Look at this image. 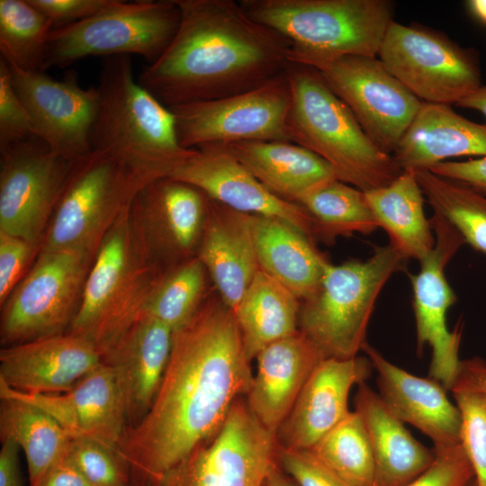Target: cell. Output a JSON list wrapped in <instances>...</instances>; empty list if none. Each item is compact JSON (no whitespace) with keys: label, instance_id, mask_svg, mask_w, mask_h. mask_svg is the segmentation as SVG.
I'll use <instances>...</instances> for the list:
<instances>
[{"label":"cell","instance_id":"6da1fadb","mask_svg":"<svg viewBox=\"0 0 486 486\" xmlns=\"http://www.w3.org/2000/svg\"><path fill=\"white\" fill-rule=\"evenodd\" d=\"M234 311L209 292L173 332L169 360L147 413L126 428L117 454L147 483L212 438L254 374Z\"/></svg>","mask_w":486,"mask_h":486},{"label":"cell","instance_id":"7a4b0ae2","mask_svg":"<svg viewBox=\"0 0 486 486\" xmlns=\"http://www.w3.org/2000/svg\"><path fill=\"white\" fill-rule=\"evenodd\" d=\"M177 32L138 82L167 108L253 90L286 71L289 40L233 0H176Z\"/></svg>","mask_w":486,"mask_h":486},{"label":"cell","instance_id":"3957f363","mask_svg":"<svg viewBox=\"0 0 486 486\" xmlns=\"http://www.w3.org/2000/svg\"><path fill=\"white\" fill-rule=\"evenodd\" d=\"M97 87L93 150L112 155L148 181L167 177L193 153L180 145L170 109L134 78L130 56L106 58Z\"/></svg>","mask_w":486,"mask_h":486},{"label":"cell","instance_id":"277c9868","mask_svg":"<svg viewBox=\"0 0 486 486\" xmlns=\"http://www.w3.org/2000/svg\"><path fill=\"white\" fill-rule=\"evenodd\" d=\"M256 22L286 38L289 59L321 71L348 56L375 57L392 20L387 0H241Z\"/></svg>","mask_w":486,"mask_h":486},{"label":"cell","instance_id":"5b68a950","mask_svg":"<svg viewBox=\"0 0 486 486\" xmlns=\"http://www.w3.org/2000/svg\"><path fill=\"white\" fill-rule=\"evenodd\" d=\"M286 76L292 94L286 122L290 141L325 159L338 180L364 193L389 184L403 172L367 136L319 70L291 63Z\"/></svg>","mask_w":486,"mask_h":486},{"label":"cell","instance_id":"8992f818","mask_svg":"<svg viewBox=\"0 0 486 486\" xmlns=\"http://www.w3.org/2000/svg\"><path fill=\"white\" fill-rule=\"evenodd\" d=\"M162 270L147 257L127 211L102 241L68 332L91 341L102 356L142 317Z\"/></svg>","mask_w":486,"mask_h":486},{"label":"cell","instance_id":"52a82bcc","mask_svg":"<svg viewBox=\"0 0 486 486\" xmlns=\"http://www.w3.org/2000/svg\"><path fill=\"white\" fill-rule=\"evenodd\" d=\"M405 262L388 244L364 261L329 263L317 290L301 302L299 329L325 358L357 356L382 289Z\"/></svg>","mask_w":486,"mask_h":486},{"label":"cell","instance_id":"ba28073f","mask_svg":"<svg viewBox=\"0 0 486 486\" xmlns=\"http://www.w3.org/2000/svg\"><path fill=\"white\" fill-rule=\"evenodd\" d=\"M149 182L112 155L93 150L73 163L40 250L94 257L106 234Z\"/></svg>","mask_w":486,"mask_h":486},{"label":"cell","instance_id":"9c48e42d","mask_svg":"<svg viewBox=\"0 0 486 486\" xmlns=\"http://www.w3.org/2000/svg\"><path fill=\"white\" fill-rule=\"evenodd\" d=\"M179 22L180 10L176 0H119L99 14L53 29L42 71L98 56L139 55L152 64L171 43Z\"/></svg>","mask_w":486,"mask_h":486},{"label":"cell","instance_id":"30bf717a","mask_svg":"<svg viewBox=\"0 0 486 486\" xmlns=\"http://www.w3.org/2000/svg\"><path fill=\"white\" fill-rule=\"evenodd\" d=\"M94 258L40 250L31 270L1 306V344L7 346L67 333Z\"/></svg>","mask_w":486,"mask_h":486},{"label":"cell","instance_id":"8fae6325","mask_svg":"<svg viewBox=\"0 0 486 486\" xmlns=\"http://www.w3.org/2000/svg\"><path fill=\"white\" fill-rule=\"evenodd\" d=\"M378 54L387 70L425 103L457 104L482 86L476 52L428 28L392 21Z\"/></svg>","mask_w":486,"mask_h":486},{"label":"cell","instance_id":"7c38bea8","mask_svg":"<svg viewBox=\"0 0 486 486\" xmlns=\"http://www.w3.org/2000/svg\"><path fill=\"white\" fill-rule=\"evenodd\" d=\"M292 104L286 71L253 90L169 108L180 145L194 149L238 141H290Z\"/></svg>","mask_w":486,"mask_h":486},{"label":"cell","instance_id":"4fadbf2b","mask_svg":"<svg viewBox=\"0 0 486 486\" xmlns=\"http://www.w3.org/2000/svg\"><path fill=\"white\" fill-rule=\"evenodd\" d=\"M276 434L239 398L220 429L150 486H265L278 464Z\"/></svg>","mask_w":486,"mask_h":486},{"label":"cell","instance_id":"5bb4252c","mask_svg":"<svg viewBox=\"0 0 486 486\" xmlns=\"http://www.w3.org/2000/svg\"><path fill=\"white\" fill-rule=\"evenodd\" d=\"M0 154V231L41 248L73 164L38 137Z\"/></svg>","mask_w":486,"mask_h":486},{"label":"cell","instance_id":"9a60e30c","mask_svg":"<svg viewBox=\"0 0 486 486\" xmlns=\"http://www.w3.org/2000/svg\"><path fill=\"white\" fill-rule=\"evenodd\" d=\"M320 73L373 142L392 156L423 102L375 57H344Z\"/></svg>","mask_w":486,"mask_h":486},{"label":"cell","instance_id":"2e32d148","mask_svg":"<svg viewBox=\"0 0 486 486\" xmlns=\"http://www.w3.org/2000/svg\"><path fill=\"white\" fill-rule=\"evenodd\" d=\"M429 221L435 235L434 248L419 261V271L410 274L417 346L418 353L427 345L431 347L428 376L450 391L462 362L459 359V348L463 325L459 322L450 331L446 324L447 311L455 302L456 296L446 279V268L464 240L438 214L434 213Z\"/></svg>","mask_w":486,"mask_h":486},{"label":"cell","instance_id":"e0dca14e","mask_svg":"<svg viewBox=\"0 0 486 486\" xmlns=\"http://www.w3.org/2000/svg\"><path fill=\"white\" fill-rule=\"evenodd\" d=\"M209 197L171 178L150 181L137 194L130 217L148 260L162 271L196 256Z\"/></svg>","mask_w":486,"mask_h":486},{"label":"cell","instance_id":"ac0fdd59","mask_svg":"<svg viewBox=\"0 0 486 486\" xmlns=\"http://www.w3.org/2000/svg\"><path fill=\"white\" fill-rule=\"evenodd\" d=\"M8 66L15 90L33 121L36 136L71 164L91 153L100 105L98 87H82L76 72L57 80L44 71Z\"/></svg>","mask_w":486,"mask_h":486},{"label":"cell","instance_id":"d6986e66","mask_svg":"<svg viewBox=\"0 0 486 486\" xmlns=\"http://www.w3.org/2000/svg\"><path fill=\"white\" fill-rule=\"evenodd\" d=\"M166 178L191 184L235 211L284 220L315 241L306 210L273 194L223 145L194 148Z\"/></svg>","mask_w":486,"mask_h":486},{"label":"cell","instance_id":"ffe728a7","mask_svg":"<svg viewBox=\"0 0 486 486\" xmlns=\"http://www.w3.org/2000/svg\"><path fill=\"white\" fill-rule=\"evenodd\" d=\"M373 369L367 356L320 361L276 432L279 446L310 449L350 412L352 388L365 382Z\"/></svg>","mask_w":486,"mask_h":486},{"label":"cell","instance_id":"44dd1931","mask_svg":"<svg viewBox=\"0 0 486 486\" xmlns=\"http://www.w3.org/2000/svg\"><path fill=\"white\" fill-rule=\"evenodd\" d=\"M102 362L91 341L67 332L4 346L0 382L26 393H62Z\"/></svg>","mask_w":486,"mask_h":486},{"label":"cell","instance_id":"7402d4cb","mask_svg":"<svg viewBox=\"0 0 486 486\" xmlns=\"http://www.w3.org/2000/svg\"><path fill=\"white\" fill-rule=\"evenodd\" d=\"M363 351L377 373L379 396L400 420L428 436L435 448L460 444V413L439 382L400 368L369 344Z\"/></svg>","mask_w":486,"mask_h":486},{"label":"cell","instance_id":"603a6c76","mask_svg":"<svg viewBox=\"0 0 486 486\" xmlns=\"http://www.w3.org/2000/svg\"><path fill=\"white\" fill-rule=\"evenodd\" d=\"M300 329L263 348L246 403L254 417L276 434L309 376L324 359Z\"/></svg>","mask_w":486,"mask_h":486},{"label":"cell","instance_id":"cb8c5ba5","mask_svg":"<svg viewBox=\"0 0 486 486\" xmlns=\"http://www.w3.org/2000/svg\"><path fill=\"white\" fill-rule=\"evenodd\" d=\"M222 301L233 310L260 269L255 250L251 214L209 198L197 250Z\"/></svg>","mask_w":486,"mask_h":486},{"label":"cell","instance_id":"d4e9b609","mask_svg":"<svg viewBox=\"0 0 486 486\" xmlns=\"http://www.w3.org/2000/svg\"><path fill=\"white\" fill-rule=\"evenodd\" d=\"M172 337L169 327L144 315L103 356L121 377L128 418H134L135 423L149 410L158 392L169 360Z\"/></svg>","mask_w":486,"mask_h":486},{"label":"cell","instance_id":"484cf974","mask_svg":"<svg viewBox=\"0 0 486 486\" xmlns=\"http://www.w3.org/2000/svg\"><path fill=\"white\" fill-rule=\"evenodd\" d=\"M464 156H486V124L469 121L450 105L425 102L392 154L402 171L429 169Z\"/></svg>","mask_w":486,"mask_h":486},{"label":"cell","instance_id":"4316f807","mask_svg":"<svg viewBox=\"0 0 486 486\" xmlns=\"http://www.w3.org/2000/svg\"><path fill=\"white\" fill-rule=\"evenodd\" d=\"M354 401L372 447L373 486H405L431 464L434 449L418 441L366 382L358 385Z\"/></svg>","mask_w":486,"mask_h":486},{"label":"cell","instance_id":"83f0119b","mask_svg":"<svg viewBox=\"0 0 486 486\" xmlns=\"http://www.w3.org/2000/svg\"><path fill=\"white\" fill-rule=\"evenodd\" d=\"M268 191L297 203L312 190L338 179L333 166L311 150L286 140L223 145Z\"/></svg>","mask_w":486,"mask_h":486},{"label":"cell","instance_id":"f1b7e54d","mask_svg":"<svg viewBox=\"0 0 486 486\" xmlns=\"http://www.w3.org/2000/svg\"><path fill=\"white\" fill-rule=\"evenodd\" d=\"M251 229L260 269L301 302L310 296L330 263L316 248L315 241L275 218L251 214Z\"/></svg>","mask_w":486,"mask_h":486},{"label":"cell","instance_id":"f546056e","mask_svg":"<svg viewBox=\"0 0 486 486\" xmlns=\"http://www.w3.org/2000/svg\"><path fill=\"white\" fill-rule=\"evenodd\" d=\"M63 394L74 421L75 438L95 440L117 453L128 418L117 370L103 361Z\"/></svg>","mask_w":486,"mask_h":486},{"label":"cell","instance_id":"4dcf8cb0","mask_svg":"<svg viewBox=\"0 0 486 486\" xmlns=\"http://www.w3.org/2000/svg\"><path fill=\"white\" fill-rule=\"evenodd\" d=\"M364 194L394 249L406 259L418 261L432 251L435 235L426 218L424 194L413 171H403L389 184Z\"/></svg>","mask_w":486,"mask_h":486},{"label":"cell","instance_id":"1f68e13d","mask_svg":"<svg viewBox=\"0 0 486 486\" xmlns=\"http://www.w3.org/2000/svg\"><path fill=\"white\" fill-rule=\"evenodd\" d=\"M301 301L259 269L234 311L247 357L299 329Z\"/></svg>","mask_w":486,"mask_h":486},{"label":"cell","instance_id":"d6a6232c","mask_svg":"<svg viewBox=\"0 0 486 486\" xmlns=\"http://www.w3.org/2000/svg\"><path fill=\"white\" fill-rule=\"evenodd\" d=\"M1 440L10 439L27 461L29 486H38L47 472L68 452L73 437L38 407L0 395Z\"/></svg>","mask_w":486,"mask_h":486},{"label":"cell","instance_id":"836d02e7","mask_svg":"<svg viewBox=\"0 0 486 486\" xmlns=\"http://www.w3.org/2000/svg\"><path fill=\"white\" fill-rule=\"evenodd\" d=\"M297 203L311 217L315 239L326 244L356 233L368 235L380 228L364 192L338 179L312 190Z\"/></svg>","mask_w":486,"mask_h":486},{"label":"cell","instance_id":"e575fe53","mask_svg":"<svg viewBox=\"0 0 486 486\" xmlns=\"http://www.w3.org/2000/svg\"><path fill=\"white\" fill-rule=\"evenodd\" d=\"M434 213L475 250L486 254V195L428 169L413 171Z\"/></svg>","mask_w":486,"mask_h":486},{"label":"cell","instance_id":"d590c367","mask_svg":"<svg viewBox=\"0 0 486 486\" xmlns=\"http://www.w3.org/2000/svg\"><path fill=\"white\" fill-rule=\"evenodd\" d=\"M450 391L461 418L460 445L473 469L476 486H486V362L463 360Z\"/></svg>","mask_w":486,"mask_h":486},{"label":"cell","instance_id":"8d00e7d4","mask_svg":"<svg viewBox=\"0 0 486 486\" xmlns=\"http://www.w3.org/2000/svg\"><path fill=\"white\" fill-rule=\"evenodd\" d=\"M205 266L194 256L164 271L149 293L143 314L153 317L176 331L197 311L207 296Z\"/></svg>","mask_w":486,"mask_h":486},{"label":"cell","instance_id":"74e56055","mask_svg":"<svg viewBox=\"0 0 486 486\" xmlns=\"http://www.w3.org/2000/svg\"><path fill=\"white\" fill-rule=\"evenodd\" d=\"M51 22L29 0H0V51L10 66L42 71Z\"/></svg>","mask_w":486,"mask_h":486},{"label":"cell","instance_id":"f35d334b","mask_svg":"<svg viewBox=\"0 0 486 486\" xmlns=\"http://www.w3.org/2000/svg\"><path fill=\"white\" fill-rule=\"evenodd\" d=\"M310 450L354 486H373L374 464L364 423L354 410L322 436Z\"/></svg>","mask_w":486,"mask_h":486},{"label":"cell","instance_id":"ab89813d","mask_svg":"<svg viewBox=\"0 0 486 486\" xmlns=\"http://www.w3.org/2000/svg\"><path fill=\"white\" fill-rule=\"evenodd\" d=\"M92 486H128V465L114 451L95 440L73 438L68 452Z\"/></svg>","mask_w":486,"mask_h":486},{"label":"cell","instance_id":"60d3db41","mask_svg":"<svg viewBox=\"0 0 486 486\" xmlns=\"http://www.w3.org/2000/svg\"><path fill=\"white\" fill-rule=\"evenodd\" d=\"M36 136L32 116L13 83L10 68L0 58V150Z\"/></svg>","mask_w":486,"mask_h":486},{"label":"cell","instance_id":"b9f144b4","mask_svg":"<svg viewBox=\"0 0 486 486\" xmlns=\"http://www.w3.org/2000/svg\"><path fill=\"white\" fill-rule=\"evenodd\" d=\"M431 464L405 486H470L475 480L461 445L434 447Z\"/></svg>","mask_w":486,"mask_h":486},{"label":"cell","instance_id":"7bdbcfd3","mask_svg":"<svg viewBox=\"0 0 486 486\" xmlns=\"http://www.w3.org/2000/svg\"><path fill=\"white\" fill-rule=\"evenodd\" d=\"M278 462L298 486H354L321 462L310 449L279 446Z\"/></svg>","mask_w":486,"mask_h":486},{"label":"cell","instance_id":"ee69618b","mask_svg":"<svg viewBox=\"0 0 486 486\" xmlns=\"http://www.w3.org/2000/svg\"><path fill=\"white\" fill-rule=\"evenodd\" d=\"M40 247L0 231V306L24 277L27 266Z\"/></svg>","mask_w":486,"mask_h":486},{"label":"cell","instance_id":"f6af8a7d","mask_svg":"<svg viewBox=\"0 0 486 486\" xmlns=\"http://www.w3.org/2000/svg\"><path fill=\"white\" fill-rule=\"evenodd\" d=\"M52 23L53 29L70 25L96 14L113 5L119 0H29Z\"/></svg>","mask_w":486,"mask_h":486},{"label":"cell","instance_id":"bcb514c9","mask_svg":"<svg viewBox=\"0 0 486 486\" xmlns=\"http://www.w3.org/2000/svg\"><path fill=\"white\" fill-rule=\"evenodd\" d=\"M428 170L486 195V156L461 162L445 161Z\"/></svg>","mask_w":486,"mask_h":486},{"label":"cell","instance_id":"7dc6e473","mask_svg":"<svg viewBox=\"0 0 486 486\" xmlns=\"http://www.w3.org/2000/svg\"><path fill=\"white\" fill-rule=\"evenodd\" d=\"M38 486H92L68 454L44 475Z\"/></svg>","mask_w":486,"mask_h":486},{"label":"cell","instance_id":"c3c4849f","mask_svg":"<svg viewBox=\"0 0 486 486\" xmlns=\"http://www.w3.org/2000/svg\"><path fill=\"white\" fill-rule=\"evenodd\" d=\"M20 447L10 439L2 440L0 486H22L19 468Z\"/></svg>","mask_w":486,"mask_h":486},{"label":"cell","instance_id":"681fc988","mask_svg":"<svg viewBox=\"0 0 486 486\" xmlns=\"http://www.w3.org/2000/svg\"><path fill=\"white\" fill-rule=\"evenodd\" d=\"M456 105L476 110L486 117V86L482 85L476 91L461 100Z\"/></svg>","mask_w":486,"mask_h":486},{"label":"cell","instance_id":"f907efd6","mask_svg":"<svg viewBox=\"0 0 486 486\" xmlns=\"http://www.w3.org/2000/svg\"><path fill=\"white\" fill-rule=\"evenodd\" d=\"M265 486H298L292 480L286 476L277 464L269 473Z\"/></svg>","mask_w":486,"mask_h":486},{"label":"cell","instance_id":"816d5d0a","mask_svg":"<svg viewBox=\"0 0 486 486\" xmlns=\"http://www.w3.org/2000/svg\"><path fill=\"white\" fill-rule=\"evenodd\" d=\"M466 4L473 17L486 24V0H470Z\"/></svg>","mask_w":486,"mask_h":486},{"label":"cell","instance_id":"f5cc1de1","mask_svg":"<svg viewBox=\"0 0 486 486\" xmlns=\"http://www.w3.org/2000/svg\"><path fill=\"white\" fill-rule=\"evenodd\" d=\"M470 486H476V484H475V480H474V482H473Z\"/></svg>","mask_w":486,"mask_h":486},{"label":"cell","instance_id":"db71d44e","mask_svg":"<svg viewBox=\"0 0 486 486\" xmlns=\"http://www.w3.org/2000/svg\"><path fill=\"white\" fill-rule=\"evenodd\" d=\"M128 486H131V485H128Z\"/></svg>","mask_w":486,"mask_h":486}]
</instances>
